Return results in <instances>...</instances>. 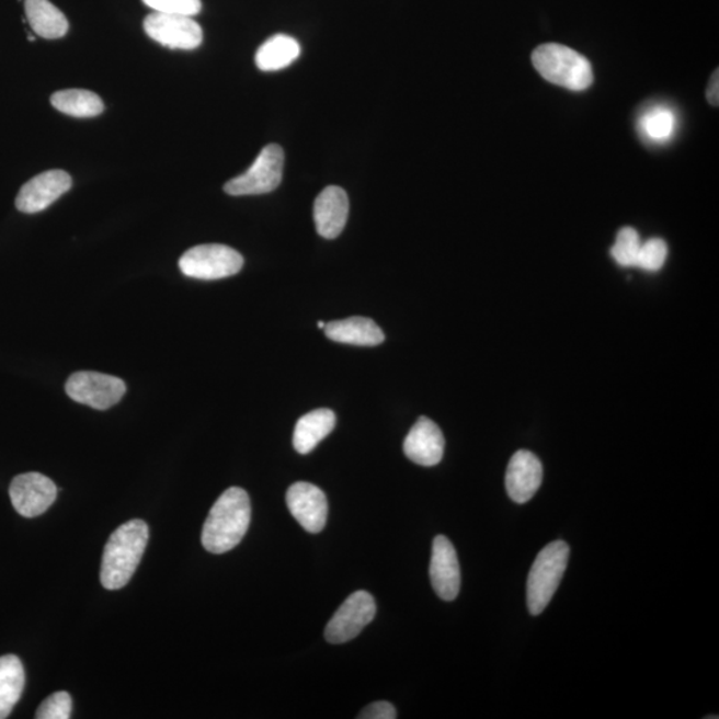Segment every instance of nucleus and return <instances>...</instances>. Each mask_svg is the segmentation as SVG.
Segmentation results:
<instances>
[{
    "instance_id": "obj_1",
    "label": "nucleus",
    "mask_w": 719,
    "mask_h": 719,
    "mask_svg": "<svg viewBox=\"0 0 719 719\" xmlns=\"http://www.w3.org/2000/svg\"><path fill=\"white\" fill-rule=\"evenodd\" d=\"M251 523V501L244 489L229 488L215 502L203 526V547L222 555L238 547Z\"/></svg>"
},
{
    "instance_id": "obj_2",
    "label": "nucleus",
    "mask_w": 719,
    "mask_h": 719,
    "mask_svg": "<svg viewBox=\"0 0 719 719\" xmlns=\"http://www.w3.org/2000/svg\"><path fill=\"white\" fill-rule=\"evenodd\" d=\"M148 543L145 521L133 520L123 524L105 544L102 559L101 582L109 591L126 586L141 561Z\"/></svg>"
},
{
    "instance_id": "obj_3",
    "label": "nucleus",
    "mask_w": 719,
    "mask_h": 719,
    "mask_svg": "<svg viewBox=\"0 0 719 719\" xmlns=\"http://www.w3.org/2000/svg\"><path fill=\"white\" fill-rule=\"evenodd\" d=\"M533 66L548 82L572 91H584L593 83V68L573 48L548 43L532 55Z\"/></svg>"
},
{
    "instance_id": "obj_4",
    "label": "nucleus",
    "mask_w": 719,
    "mask_h": 719,
    "mask_svg": "<svg viewBox=\"0 0 719 719\" xmlns=\"http://www.w3.org/2000/svg\"><path fill=\"white\" fill-rule=\"evenodd\" d=\"M569 553L567 543L555 541L539 551L533 562L528 585H526V601L532 616L541 615L555 596L566 574Z\"/></svg>"
},
{
    "instance_id": "obj_5",
    "label": "nucleus",
    "mask_w": 719,
    "mask_h": 719,
    "mask_svg": "<svg viewBox=\"0 0 719 719\" xmlns=\"http://www.w3.org/2000/svg\"><path fill=\"white\" fill-rule=\"evenodd\" d=\"M243 265V256L233 248L222 244L196 246L179 260L180 271L199 281H218L237 275Z\"/></svg>"
},
{
    "instance_id": "obj_6",
    "label": "nucleus",
    "mask_w": 719,
    "mask_h": 719,
    "mask_svg": "<svg viewBox=\"0 0 719 719\" xmlns=\"http://www.w3.org/2000/svg\"><path fill=\"white\" fill-rule=\"evenodd\" d=\"M283 170V148L277 145H269L259 153L250 169L229 180L225 185V191L231 196L270 194L281 185Z\"/></svg>"
},
{
    "instance_id": "obj_7",
    "label": "nucleus",
    "mask_w": 719,
    "mask_h": 719,
    "mask_svg": "<svg viewBox=\"0 0 719 719\" xmlns=\"http://www.w3.org/2000/svg\"><path fill=\"white\" fill-rule=\"evenodd\" d=\"M126 384L119 377L99 372H77L66 383L68 398L98 411H105L117 404L126 395Z\"/></svg>"
},
{
    "instance_id": "obj_8",
    "label": "nucleus",
    "mask_w": 719,
    "mask_h": 719,
    "mask_svg": "<svg viewBox=\"0 0 719 719\" xmlns=\"http://www.w3.org/2000/svg\"><path fill=\"white\" fill-rule=\"evenodd\" d=\"M376 603L372 594L358 591L344 601L326 628V640L344 643L362 634L365 626L374 621Z\"/></svg>"
},
{
    "instance_id": "obj_9",
    "label": "nucleus",
    "mask_w": 719,
    "mask_h": 719,
    "mask_svg": "<svg viewBox=\"0 0 719 719\" xmlns=\"http://www.w3.org/2000/svg\"><path fill=\"white\" fill-rule=\"evenodd\" d=\"M145 31L152 41L171 49H195L203 42V30L191 16L153 12L146 18Z\"/></svg>"
},
{
    "instance_id": "obj_10",
    "label": "nucleus",
    "mask_w": 719,
    "mask_h": 719,
    "mask_svg": "<svg viewBox=\"0 0 719 719\" xmlns=\"http://www.w3.org/2000/svg\"><path fill=\"white\" fill-rule=\"evenodd\" d=\"M58 488L41 473L16 476L10 486L12 506L23 517L34 518L45 513L57 500Z\"/></svg>"
},
{
    "instance_id": "obj_11",
    "label": "nucleus",
    "mask_w": 719,
    "mask_h": 719,
    "mask_svg": "<svg viewBox=\"0 0 719 719\" xmlns=\"http://www.w3.org/2000/svg\"><path fill=\"white\" fill-rule=\"evenodd\" d=\"M71 187L72 179L66 171L52 170L39 173L21 189L15 201L16 208L24 214L42 213Z\"/></svg>"
},
{
    "instance_id": "obj_12",
    "label": "nucleus",
    "mask_w": 719,
    "mask_h": 719,
    "mask_svg": "<svg viewBox=\"0 0 719 719\" xmlns=\"http://www.w3.org/2000/svg\"><path fill=\"white\" fill-rule=\"evenodd\" d=\"M287 505L293 516L309 533L324 529L328 518V500L320 488L309 482H296L288 489Z\"/></svg>"
},
{
    "instance_id": "obj_13",
    "label": "nucleus",
    "mask_w": 719,
    "mask_h": 719,
    "mask_svg": "<svg viewBox=\"0 0 719 719\" xmlns=\"http://www.w3.org/2000/svg\"><path fill=\"white\" fill-rule=\"evenodd\" d=\"M430 574L440 598L456 600L461 586L460 563L454 544L445 536H437L433 541Z\"/></svg>"
},
{
    "instance_id": "obj_14",
    "label": "nucleus",
    "mask_w": 719,
    "mask_h": 719,
    "mask_svg": "<svg viewBox=\"0 0 719 719\" xmlns=\"http://www.w3.org/2000/svg\"><path fill=\"white\" fill-rule=\"evenodd\" d=\"M543 464L529 450H518L507 465L505 486L512 501L525 504L533 499L541 487Z\"/></svg>"
},
{
    "instance_id": "obj_15",
    "label": "nucleus",
    "mask_w": 719,
    "mask_h": 719,
    "mask_svg": "<svg viewBox=\"0 0 719 719\" xmlns=\"http://www.w3.org/2000/svg\"><path fill=\"white\" fill-rule=\"evenodd\" d=\"M445 438L436 423L420 418L409 431L404 442V454L421 467H435L443 460Z\"/></svg>"
},
{
    "instance_id": "obj_16",
    "label": "nucleus",
    "mask_w": 719,
    "mask_h": 719,
    "mask_svg": "<svg viewBox=\"0 0 719 719\" xmlns=\"http://www.w3.org/2000/svg\"><path fill=\"white\" fill-rule=\"evenodd\" d=\"M349 214L350 201L343 189L330 185L316 197L313 218L320 237L336 239L343 232Z\"/></svg>"
},
{
    "instance_id": "obj_17",
    "label": "nucleus",
    "mask_w": 719,
    "mask_h": 719,
    "mask_svg": "<svg viewBox=\"0 0 719 719\" xmlns=\"http://www.w3.org/2000/svg\"><path fill=\"white\" fill-rule=\"evenodd\" d=\"M328 339L336 343L376 346L384 343V333L381 328L374 320L367 318H353L328 322L324 328Z\"/></svg>"
},
{
    "instance_id": "obj_18",
    "label": "nucleus",
    "mask_w": 719,
    "mask_h": 719,
    "mask_svg": "<svg viewBox=\"0 0 719 719\" xmlns=\"http://www.w3.org/2000/svg\"><path fill=\"white\" fill-rule=\"evenodd\" d=\"M336 425V416L331 409H316L297 421L294 446L300 455H308L321 440H324Z\"/></svg>"
},
{
    "instance_id": "obj_19",
    "label": "nucleus",
    "mask_w": 719,
    "mask_h": 719,
    "mask_svg": "<svg viewBox=\"0 0 719 719\" xmlns=\"http://www.w3.org/2000/svg\"><path fill=\"white\" fill-rule=\"evenodd\" d=\"M24 10L31 28L42 38L59 39L67 34V18L49 0H26Z\"/></svg>"
},
{
    "instance_id": "obj_20",
    "label": "nucleus",
    "mask_w": 719,
    "mask_h": 719,
    "mask_svg": "<svg viewBox=\"0 0 719 719\" xmlns=\"http://www.w3.org/2000/svg\"><path fill=\"white\" fill-rule=\"evenodd\" d=\"M24 669L16 655L0 657V719L8 718L24 689Z\"/></svg>"
},
{
    "instance_id": "obj_21",
    "label": "nucleus",
    "mask_w": 719,
    "mask_h": 719,
    "mask_svg": "<svg viewBox=\"0 0 719 719\" xmlns=\"http://www.w3.org/2000/svg\"><path fill=\"white\" fill-rule=\"evenodd\" d=\"M299 42L288 35H275L263 43L256 53V66L262 71H277L299 58Z\"/></svg>"
},
{
    "instance_id": "obj_22",
    "label": "nucleus",
    "mask_w": 719,
    "mask_h": 719,
    "mask_svg": "<svg viewBox=\"0 0 719 719\" xmlns=\"http://www.w3.org/2000/svg\"><path fill=\"white\" fill-rule=\"evenodd\" d=\"M52 104L59 113L73 117H94L104 111L101 96L87 90H64L55 92Z\"/></svg>"
},
{
    "instance_id": "obj_23",
    "label": "nucleus",
    "mask_w": 719,
    "mask_h": 719,
    "mask_svg": "<svg viewBox=\"0 0 719 719\" xmlns=\"http://www.w3.org/2000/svg\"><path fill=\"white\" fill-rule=\"evenodd\" d=\"M675 127H677V117L671 109L663 105L649 109L638 121V129L643 138L659 145L672 139Z\"/></svg>"
},
{
    "instance_id": "obj_24",
    "label": "nucleus",
    "mask_w": 719,
    "mask_h": 719,
    "mask_svg": "<svg viewBox=\"0 0 719 719\" xmlns=\"http://www.w3.org/2000/svg\"><path fill=\"white\" fill-rule=\"evenodd\" d=\"M641 244L640 235L635 228L625 227L619 229L616 243L610 250L612 256L621 266H636Z\"/></svg>"
},
{
    "instance_id": "obj_25",
    "label": "nucleus",
    "mask_w": 719,
    "mask_h": 719,
    "mask_svg": "<svg viewBox=\"0 0 719 719\" xmlns=\"http://www.w3.org/2000/svg\"><path fill=\"white\" fill-rule=\"evenodd\" d=\"M667 246L662 239H650L642 243L638 252L636 266L643 271L657 272L665 264Z\"/></svg>"
},
{
    "instance_id": "obj_26",
    "label": "nucleus",
    "mask_w": 719,
    "mask_h": 719,
    "mask_svg": "<svg viewBox=\"0 0 719 719\" xmlns=\"http://www.w3.org/2000/svg\"><path fill=\"white\" fill-rule=\"evenodd\" d=\"M72 699L67 692L54 693L43 700L36 718L38 719H68L71 717Z\"/></svg>"
},
{
    "instance_id": "obj_27",
    "label": "nucleus",
    "mask_w": 719,
    "mask_h": 719,
    "mask_svg": "<svg viewBox=\"0 0 719 719\" xmlns=\"http://www.w3.org/2000/svg\"><path fill=\"white\" fill-rule=\"evenodd\" d=\"M142 3L161 14L194 16L202 11V0H142Z\"/></svg>"
},
{
    "instance_id": "obj_28",
    "label": "nucleus",
    "mask_w": 719,
    "mask_h": 719,
    "mask_svg": "<svg viewBox=\"0 0 719 719\" xmlns=\"http://www.w3.org/2000/svg\"><path fill=\"white\" fill-rule=\"evenodd\" d=\"M396 709L392 704L386 703V700H379V703H374L367 706L357 718L360 719H395Z\"/></svg>"
},
{
    "instance_id": "obj_29",
    "label": "nucleus",
    "mask_w": 719,
    "mask_h": 719,
    "mask_svg": "<svg viewBox=\"0 0 719 719\" xmlns=\"http://www.w3.org/2000/svg\"><path fill=\"white\" fill-rule=\"evenodd\" d=\"M718 80L719 79H718V70H717L715 73H712L710 84H709V89H708L709 102H710V104L716 105V107L718 105V90H719L718 89V84H719Z\"/></svg>"
},
{
    "instance_id": "obj_30",
    "label": "nucleus",
    "mask_w": 719,
    "mask_h": 719,
    "mask_svg": "<svg viewBox=\"0 0 719 719\" xmlns=\"http://www.w3.org/2000/svg\"><path fill=\"white\" fill-rule=\"evenodd\" d=\"M318 326H319L320 330H324V328H326V322H324V321H319V324H318Z\"/></svg>"
}]
</instances>
